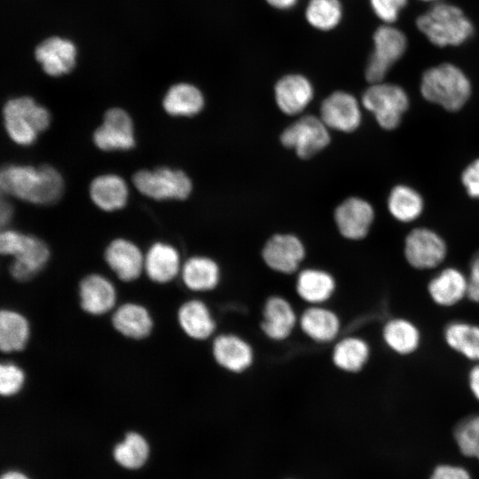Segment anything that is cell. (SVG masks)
Masks as SVG:
<instances>
[{
	"label": "cell",
	"instance_id": "bcb514c9",
	"mask_svg": "<svg viewBox=\"0 0 479 479\" xmlns=\"http://www.w3.org/2000/svg\"><path fill=\"white\" fill-rule=\"evenodd\" d=\"M1 479H29V477L20 471L12 470L3 474Z\"/></svg>",
	"mask_w": 479,
	"mask_h": 479
},
{
	"label": "cell",
	"instance_id": "ffe728a7",
	"mask_svg": "<svg viewBox=\"0 0 479 479\" xmlns=\"http://www.w3.org/2000/svg\"><path fill=\"white\" fill-rule=\"evenodd\" d=\"M183 263L174 246L153 242L145 253L144 274L153 284L167 285L179 277Z\"/></svg>",
	"mask_w": 479,
	"mask_h": 479
},
{
	"label": "cell",
	"instance_id": "7c38bea8",
	"mask_svg": "<svg viewBox=\"0 0 479 479\" xmlns=\"http://www.w3.org/2000/svg\"><path fill=\"white\" fill-rule=\"evenodd\" d=\"M404 257L417 270H430L439 266L446 257L444 240L434 231L417 228L409 232L404 241Z\"/></svg>",
	"mask_w": 479,
	"mask_h": 479
},
{
	"label": "cell",
	"instance_id": "d6986e66",
	"mask_svg": "<svg viewBox=\"0 0 479 479\" xmlns=\"http://www.w3.org/2000/svg\"><path fill=\"white\" fill-rule=\"evenodd\" d=\"M320 119L328 129L351 132L361 122V110L357 98L346 91H334L320 106Z\"/></svg>",
	"mask_w": 479,
	"mask_h": 479
},
{
	"label": "cell",
	"instance_id": "4316f807",
	"mask_svg": "<svg viewBox=\"0 0 479 479\" xmlns=\"http://www.w3.org/2000/svg\"><path fill=\"white\" fill-rule=\"evenodd\" d=\"M336 287L334 277L319 268L303 269L295 279V292L308 305H326L334 295Z\"/></svg>",
	"mask_w": 479,
	"mask_h": 479
},
{
	"label": "cell",
	"instance_id": "1f68e13d",
	"mask_svg": "<svg viewBox=\"0 0 479 479\" xmlns=\"http://www.w3.org/2000/svg\"><path fill=\"white\" fill-rule=\"evenodd\" d=\"M204 104L202 92L187 82H179L169 87L162 100L165 112L171 116L196 115L203 109Z\"/></svg>",
	"mask_w": 479,
	"mask_h": 479
},
{
	"label": "cell",
	"instance_id": "ee69618b",
	"mask_svg": "<svg viewBox=\"0 0 479 479\" xmlns=\"http://www.w3.org/2000/svg\"><path fill=\"white\" fill-rule=\"evenodd\" d=\"M12 205L4 198L1 200V227L4 229L11 221L12 216Z\"/></svg>",
	"mask_w": 479,
	"mask_h": 479
},
{
	"label": "cell",
	"instance_id": "e0dca14e",
	"mask_svg": "<svg viewBox=\"0 0 479 479\" xmlns=\"http://www.w3.org/2000/svg\"><path fill=\"white\" fill-rule=\"evenodd\" d=\"M299 315L293 304L284 296L268 297L263 306L260 328L269 340L284 342L298 326Z\"/></svg>",
	"mask_w": 479,
	"mask_h": 479
},
{
	"label": "cell",
	"instance_id": "7a4b0ae2",
	"mask_svg": "<svg viewBox=\"0 0 479 479\" xmlns=\"http://www.w3.org/2000/svg\"><path fill=\"white\" fill-rule=\"evenodd\" d=\"M0 253L12 257L10 277L18 283H28L46 267L51 257L49 246L42 239L15 230H2Z\"/></svg>",
	"mask_w": 479,
	"mask_h": 479
},
{
	"label": "cell",
	"instance_id": "7402d4cb",
	"mask_svg": "<svg viewBox=\"0 0 479 479\" xmlns=\"http://www.w3.org/2000/svg\"><path fill=\"white\" fill-rule=\"evenodd\" d=\"M298 327L313 342L329 344L338 340L342 322L338 314L326 305H309L299 315Z\"/></svg>",
	"mask_w": 479,
	"mask_h": 479
},
{
	"label": "cell",
	"instance_id": "9a60e30c",
	"mask_svg": "<svg viewBox=\"0 0 479 479\" xmlns=\"http://www.w3.org/2000/svg\"><path fill=\"white\" fill-rule=\"evenodd\" d=\"M302 240L292 234H276L264 244L262 257L275 272L290 275L298 271L305 257Z\"/></svg>",
	"mask_w": 479,
	"mask_h": 479
},
{
	"label": "cell",
	"instance_id": "2e32d148",
	"mask_svg": "<svg viewBox=\"0 0 479 479\" xmlns=\"http://www.w3.org/2000/svg\"><path fill=\"white\" fill-rule=\"evenodd\" d=\"M106 264L123 283H132L144 273L145 254L133 241L123 238L111 240L103 254Z\"/></svg>",
	"mask_w": 479,
	"mask_h": 479
},
{
	"label": "cell",
	"instance_id": "8992f818",
	"mask_svg": "<svg viewBox=\"0 0 479 479\" xmlns=\"http://www.w3.org/2000/svg\"><path fill=\"white\" fill-rule=\"evenodd\" d=\"M132 183L141 194L155 200H183L192 190V181L185 172L163 166L137 171L132 176Z\"/></svg>",
	"mask_w": 479,
	"mask_h": 479
},
{
	"label": "cell",
	"instance_id": "f546056e",
	"mask_svg": "<svg viewBox=\"0 0 479 479\" xmlns=\"http://www.w3.org/2000/svg\"><path fill=\"white\" fill-rule=\"evenodd\" d=\"M89 193L92 202L104 211L122 208L128 200L129 189L124 179L115 174L96 177L90 183Z\"/></svg>",
	"mask_w": 479,
	"mask_h": 479
},
{
	"label": "cell",
	"instance_id": "e575fe53",
	"mask_svg": "<svg viewBox=\"0 0 479 479\" xmlns=\"http://www.w3.org/2000/svg\"><path fill=\"white\" fill-rule=\"evenodd\" d=\"M390 214L398 221L407 223L418 218L423 209L420 194L408 185L395 186L388 198Z\"/></svg>",
	"mask_w": 479,
	"mask_h": 479
},
{
	"label": "cell",
	"instance_id": "52a82bcc",
	"mask_svg": "<svg viewBox=\"0 0 479 479\" xmlns=\"http://www.w3.org/2000/svg\"><path fill=\"white\" fill-rule=\"evenodd\" d=\"M373 48L365 67L368 82H383L390 68L404 56L408 41L399 28L384 24L376 28L373 35Z\"/></svg>",
	"mask_w": 479,
	"mask_h": 479
},
{
	"label": "cell",
	"instance_id": "f35d334b",
	"mask_svg": "<svg viewBox=\"0 0 479 479\" xmlns=\"http://www.w3.org/2000/svg\"><path fill=\"white\" fill-rule=\"evenodd\" d=\"M375 16L384 24L395 23L402 11L406 7L408 0H369Z\"/></svg>",
	"mask_w": 479,
	"mask_h": 479
},
{
	"label": "cell",
	"instance_id": "f1b7e54d",
	"mask_svg": "<svg viewBox=\"0 0 479 479\" xmlns=\"http://www.w3.org/2000/svg\"><path fill=\"white\" fill-rule=\"evenodd\" d=\"M371 348L366 340L349 335L334 342L331 358L334 365L347 373L362 371L369 362Z\"/></svg>",
	"mask_w": 479,
	"mask_h": 479
},
{
	"label": "cell",
	"instance_id": "d6a6232c",
	"mask_svg": "<svg viewBox=\"0 0 479 479\" xmlns=\"http://www.w3.org/2000/svg\"><path fill=\"white\" fill-rule=\"evenodd\" d=\"M447 346L473 362H479V326L466 321H452L444 330Z\"/></svg>",
	"mask_w": 479,
	"mask_h": 479
},
{
	"label": "cell",
	"instance_id": "836d02e7",
	"mask_svg": "<svg viewBox=\"0 0 479 479\" xmlns=\"http://www.w3.org/2000/svg\"><path fill=\"white\" fill-rule=\"evenodd\" d=\"M150 446L146 438L137 431H128L113 449L114 460L127 469H138L148 459Z\"/></svg>",
	"mask_w": 479,
	"mask_h": 479
},
{
	"label": "cell",
	"instance_id": "3957f363",
	"mask_svg": "<svg viewBox=\"0 0 479 479\" xmlns=\"http://www.w3.org/2000/svg\"><path fill=\"white\" fill-rule=\"evenodd\" d=\"M418 30L437 47L459 46L474 35L470 19L458 6L438 2L416 19Z\"/></svg>",
	"mask_w": 479,
	"mask_h": 479
},
{
	"label": "cell",
	"instance_id": "277c9868",
	"mask_svg": "<svg viewBox=\"0 0 479 479\" xmlns=\"http://www.w3.org/2000/svg\"><path fill=\"white\" fill-rule=\"evenodd\" d=\"M422 97L448 111L459 110L468 100L472 87L467 75L452 63L427 69L420 80Z\"/></svg>",
	"mask_w": 479,
	"mask_h": 479
},
{
	"label": "cell",
	"instance_id": "4fadbf2b",
	"mask_svg": "<svg viewBox=\"0 0 479 479\" xmlns=\"http://www.w3.org/2000/svg\"><path fill=\"white\" fill-rule=\"evenodd\" d=\"M211 355L223 370L234 374L248 371L255 363V350L242 336L223 333L212 339Z\"/></svg>",
	"mask_w": 479,
	"mask_h": 479
},
{
	"label": "cell",
	"instance_id": "9c48e42d",
	"mask_svg": "<svg viewBox=\"0 0 479 479\" xmlns=\"http://www.w3.org/2000/svg\"><path fill=\"white\" fill-rule=\"evenodd\" d=\"M280 141L300 158L309 159L328 145L330 134L320 117L305 115L284 130Z\"/></svg>",
	"mask_w": 479,
	"mask_h": 479
},
{
	"label": "cell",
	"instance_id": "f6af8a7d",
	"mask_svg": "<svg viewBox=\"0 0 479 479\" xmlns=\"http://www.w3.org/2000/svg\"><path fill=\"white\" fill-rule=\"evenodd\" d=\"M271 6L279 10H288L293 8L298 0H265Z\"/></svg>",
	"mask_w": 479,
	"mask_h": 479
},
{
	"label": "cell",
	"instance_id": "83f0119b",
	"mask_svg": "<svg viewBox=\"0 0 479 479\" xmlns=\"http://www.w3.org/2000/svg\"><path fill=\"white\" fill-rule=\"evenodd\" d=\"M31 334L29 319L23 312L10 307L0 310V350L3 354L24 351Z\"/></svg>",
	"mask_w": 479,
	"mask_h": 479
},
{
	"label": "cell",
	"instance_id": "b9f144b4",
	"mask_svg": "<svg viewBox=\"0 0 479 479\" xmlns=\"http://www.w3.org/2000/svg\"><path fill=\"white\" fill-rule=\"evenodd\" d=\"M430 479H471V477L461 467L440 465L435 468Z\"/></svg>",
	"mask_w": 479,
	"mask_h": 479
},
{
	"label": "cell",
	"instance_id": "603a6c76",
	"mask_svg": "<svg viewBox=\"0 0 479 479\" xmlns=\"http://www.w3.org/2000/svg\"><path fill=\"white\" fill-rule=\"evenodd\" d=\"M373 219L372 205L357 197L348 198L334 211V221L340 233L351 240L365 238Z\"/></svg>",
	"mask_w": 479,
	"mask_h": 479
},
{
	"label": "cell",
	"instance_id": "7dc6e473",
	"mask_svg": "<svg viewBox=\"0 0 479 479\" xmlns=\"http://www.w3.org/2000/svg\"><path fill=\"white\" fill-rule=\"evenodd\" d=\"M422 2L438 3L440 0H420Z\"/></svg>",
	"mask_w": 479,
	"mask_h": 479
},
{
	"label": "cell",
	"instance_id": "484cf974",
	"mask_svg": "<svg viewBox=\"0 0 479 479\" xmlns=\"http://www.w3.org/2000/svg\"><path fill=\"white\" fill-rule=\"evenodd\" d=\"M468 277L454 267H447L428 283L430 299L438 306L452 307L467 296Z\"/></svg>",
	"mask_w": 479,
	"mask_h": 479
},
{
	"label": "cell",
	"instance_id": "8fae6325",
	"mask_svg": "<svg viewBox=\"0 0 479 479\" xmlns=\"http://www.w3.org/2000/svg\"><path fill=\"white\" fill-rule=\"evenodd\" d=\"M92 139L98 149L106 152L134 148L136 139L130 115L121 107L109 108L101 125L94 130Z\"/></svg>",
	"mask_w": 479,
	"mask_h": 479
},
{
	"label": "cell",
	"instance_id": "5bb4252c",
	"mask_svg": "<svg viewBox=\"0 0 479 479\" xmlns=\"http://www.w3.org/2000/svg\"><path fill=\"white\" fill-rule=\"evenodd\" d=\"M110 324L119 335L134 342L148 339L154 329V319L150 310L136 301L118 304L110 314Z\"/></svg>",
	"mask_w": 479,
	"mask_h": 479
},
{
	"label": "cell",
	"instance_id": "d4e9b609",
	"mask_svg": "<svg viewBox=\"0 0 479 479\" xmlns=\"http://www.w3.org/2000/svg\"><path fill=\"white\" fill-rule=\"evenodd\" d=\"M313 86L310 80L298 74L281 77L274 87L275 100L286 114L302 113L313 98Z\"/></svg>",
	"mask_w": 479,
	"mask_h": 479
},
{
	"label": "cell",
	"instance_id": "6da1fadb",
	"mask_svg": "<svg viewBox=\"0 0 479 479\" xmlns=\"http://www.w3.org/2000/svg\"><path fill=\"white\" fill-rule=\"evenodd\" d=\"M0 188L2 193L29 203L51 205L62 196L64 180L49 164L39 167L10 164L1 170Z\"/></svg>",
	"mask_w": 479,
	"mask_h": 479
},
{
	"label": "cell",
	"instance_id": "60d3db41",
	"mask_svg": "<svg viewBox=\"0 0 479 479\" xmlns=\"http://www.w3.org/2000/svg\"><path fill=\"white\" fill-rule=\"evenodd\" d=\"M468 276L467 298L479 304V253L471 261Z\"/></svg>",
	"mask_w": 479,
	"mask_h": 479
},
{
	"label": "cell",
	"instance_id": "ac0fdd59",
	"mask_svg": "<svg viewBox=\"0 0 479 479\" xmlns=\"http://www.w3.org/2000/svg\"><path fill=\"white\" fill-rule=\"evenodd\" d=\"M176 318L182 333L192 341L205 342L216 335V318L201 299L190 298L180 303Z\"/></svg>",
	"mask_w": 479,
	"mask_h": 479
},
{
	"label": "cell",
	"instance_id": "7bdbcfd3",
	"mask_svg": "<svg viewBox=\"0 0 479 479\" xmlns=\"http://www.w3.org/2000/svg\"><path fill=\"white\" fill-rule=\"evenodd\" d=\"M469 389L474 397L479 401V362L470 369L467 375Z\"/></svg>",
	"mask_w": 479,
	"mask_h": 479
},
{
	"label": "cell",
	"instance_id": "4dcf8cb0",
	"mask_svg": "<svg viewBox=\"0 0 479 479\" xmlns=\"http://www.w3.org/2000/svg\"><path fill=\"white\" fill-rule=\"evenodd\" d=\"M381 335L386 346L401 356L413 354L421 342L418 326L404 318L389 319L382 327Z\"/></svg>",
	"mask_w": 479,
	"mask_h": 479
},
{
	"label": "cell",
	"instance_id": "ba28073f",
	"mask_svg": "<svg viewBox=\"0 0 479 479\" xmlns=\"http://www.w3.org/2000/svg\"><path fill=\"white\" fill-rule=\"evenodd\" d=\"M362 104L374 115L382 129L393 130L399 125L408 109L409 98L401 86L380 82L372 83L365 90Z\"/></svg>",
	"mask_w": 479,
	"mask_h": 479
},
{
	"label": "cell",
	"instance_id": "8d00e7d4",
	"mask_svg": "<svg viewBox=\"0 0 479 479\" xmlns=\"http://www.w3.org/2000/svg\"><path fill=\"white\" fill-rule=\"evenodd\" d=\"M454 437L462 454L479 459V415L462 420L454 429Z\"/></svg>",
	"mask_w": 479,
	"mask_h": 479
},
{
	"label": "cell",
	"instance_id": "30bf717a",
	"mask_svg": "<svg viewBox=\"0 0 479 479\" xmlns=\"http://www.w3.org/2000/svg\"><path fill=\"white\" fill-rule=\"evenodd\" d=\"M80 310L90 317H103L118 305V293L114 282L99 272H90L82 277L77 284Z\"/></svg>",
	"mask_w": 479,
	"mask_h": 479
},
{
	"label": "cell",
	"instance_id": "44dd1931",
	"mask_svg": "<svg viewBox=\"0 0 479 479\" xmlns=\"http://www.w3.org/2000/svg\"><path fill=\"white\" fill-rule=\"evenodd\" d=\"M76 56L75 43L59 36L46 38L35 50V58L43 71L52 77L70 73L75 66Z\"/></svg>",
	"mask_w": 479,
	"mask_h": 479
},
{
	"label": "cell",
	"instance_id": "cb8c5ba5",
	"mask_svg": "<svg viewBox=\"0 0 479 479\" xmlns=\"http://www.w3.org/2000/svg\"><path fill=\"white\" fill-rule=\"evenodd\" d=\"M179 277L187 290L202 294L218 287L222 272L219 264L211 257L192 255L183 263Z\"/></svg>",
	"mask_w": 479,
	"mask_h": 479
},
{
	"label": "cell",
	"instance_id": "ab89813d",
	"mask_svg": "<svg viewBox=\"0 0 479 479\" xmlns=\"http://www.w3.org/2000/svg\"><path fill=\"white\" fill-rule=\"evenodd\" d=\"M461 181L467 194L479 199V159L471 162L462 172Z\"/></svg>",
	"mask_w": 479,
	"mask_h": 479
},
{
	"label": "cell",
	"instance_id": "5b68a950",
	"mask_svg": "<svg viewBox=\"0 0 479 479\" xmlns=\"http://www.w3.org/2000/svg\"><path fill=\"white\" fill-rule=\"evenodd\" d=\"M3 120L9 137L17 145L27 146L49 128L51 114L33 98L21 96L6 101L3 107Z\"/></svg>",
	"mask_w": 479,
	"mask_h": 479
},
{
	"label": "cell",
	"instance_id": "74e56055",
	"mask_svg": "<svg viewBox=\"0 0 479 479\" xmlns=\"http://www.w3.org/2000/svg\"><path fill=\"white\" fill-rule=\"evenodd\" d=\"M27 382L25 370L12 361H2L0 364V396L12 398L24 389Z\"/></svg>",
	"mask_w": 479,
	"mask_h": 479
},
{
	"label": "cell",
	"instance_id": "d590c367",
	"mask_svg": "<svg viewBox=\"0 0 479 479\" xmlns=\"http://www.w3.org/2000/svg\"><path fill=\"white\" fill-rule=\"evenodd\" d=\"M308 23L319 30L336 27L342 18V6L339 0H310L305 11Z\"/></svg>",
	"mask_w": 479,
	"mask_h": 479
}]
</instances>
